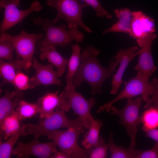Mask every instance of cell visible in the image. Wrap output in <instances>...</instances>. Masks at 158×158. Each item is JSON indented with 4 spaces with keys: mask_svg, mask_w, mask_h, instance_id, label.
Wrapping results in <instances>:
<instances>
[{
    "mask_svg": "<svg viewBox=\"0 0 158 158\" xmlns=\"http://www.w3.org/2000/svg\"><path fill=\"white\" fill-rule=\"evenodd\" d=\"M85 129L84 127L81 126L64 131L56 130L45 136L55 143L60 151L68 154L72 158H87L88 157V150L81 148L77 142L78 137L84 132Z\"/></svg>",
    "mask_w": 158,
    "mask_h": 158,
    "instance_id": "obj_7",
    "label": "cell"
},
{
    "mask_svg": "<svg viewBox=\"0 0 158 158\" xmlns=\"http://www.w3.org/2000/svg\"><path fill=\"white\" fill-rule=\"evenodd\" d=\"M141 116L142 129L145 131L158 128V110L153 106L147 108Z\"/></svg>",
    "mask_w": 158,
    "mask_h": 158,
    "instance_id": "obj_24",
    "label": "cell"
},
{
    "mask_svg": "<svg viewBox=\"0 0 158 158\" xmlns=\"http://www.w3.org/2000/svg\"><path fill=\"white\" fill-rule=\"evenodd\" d=\"M32 66L36 73L30 78V89H33L40 85H61V80L58 78L56 71L54 69L53 65L51 63L47 65L42 64L33 57Z\"/></svg>",
    "mask_w": 158,
    "mask_h": 158,
    "instance_id": "obj_15",
    "label": "cell"
},
{
    "mask_svg": "<svg viewBox=\"0 0 158 158\" xmlns=\"http://www.w3.org/2000/svg\"><path fill=\"white\" fill-rule=\"evenodd\" d=\"M103 125L102 121L93 119L89 130L83 134L81 144L85 149L88 150L95 146L99 142V133Z\"/></svg>",
    "mask_w": 158,
    "mask_h": 158,
    "instance_id": "obj_21",
    "label": "cell"
},
{
    "mask_svg": "<svg viewBox=\"0 0 158 158\" xmlns=\"http://www.w3.org/2000/svg\"><path fill=\"white\" fill-rule=\"evenodd\" d=\"M24 127L22 126L6 141L0 140V158H10L12 154L13 147L20 136L22 135Z\"/></svg>",
    "mask_w": 158,
    "mask_h": 158,
    "instance_id": "obj_25",
    "label": "cell"
},
{
    "mask_svg": "<svg viewBox=\"0 0 158 158\" xmlns=\"http://www.w3.org/2000/svg\"><path fill=\"white\" fill-rule=\"evenodd\" d=\"M135 158H158V144L155 142L152 147L149 150H138Z\"/></svg>",
    "mask_w": 158,
    "mask_h": 158,
    "instance_id": "obj_32",
    "label": "cell"
},
{
    "mask_svg": "<svg viewBox=\"0 0 158 158\" xmlns=\"http://www.w3.org/2000/svg\"><path fill=\"white\" fill-rule=\"evenodd\" d=\"M20 5V3L12 0L0 1V9H4V18L1 24L0 34L20 23L32 12H38L43 8L40 3L37 0L33 1L30 7L25 10L19 9L17 7Z\"/></svg>",
    "mask_w": 158,
    "mask_h": 158,
    "instance_id": "obj_10",
    "label": "cell"
},
{
    "mask_svg": "<svg viewBox=\"0 0 158 158\" xmlns=\"http://www.w3.org/2000/svg\"><path fill=\"white\" fill-rule=\"evenodd\" d=\"M140 50L136 46L121 49L114 57L115 61L119 64V67L116 73L112 76L111 94H117L122 83V77L126 69L130 62L138 54Z\"/></svg>",
    "mask_w": 158,
    "mask_h": 158,
    "instance_id": "obj_14",
    "label": "cell"
},
{
    "mask_svg": "<svg viewBox=\"0 0 158 158\" xmlns=\"http://www.w3.org/2000/svg\"><path fill=\"white\" fill-rule=\"evenodd\" d=\"M78 1L79 0H77ZM93 8L96 12V16L99 17H106L111 18L112 15L107 11L101 5L98 0H82Z\"/></svg>",
    "mask_w": 158,
    "mask_h": 158,
    "instance_id": "obj_31",
    "label": "cell"
},
{
    "mask_svg": "<svg viewBox=\"0 0 158 158\" xmlns=\"http://www.w3.org/2000/svg\"><path fill=\"white\" fill-rule=\"evenodd\" d=\"M15 48L9 42L0 39V60H6L9 61L13 60V53Z\"/></svg>",
    "mask_w": 158,
    "mask_h": 158,
    "instance_id": "obj_30",
    "label": "cell"
},
{
    "mask_svg": "<svg viewBox=\"0 0 158 158\" xmlns=\"http://www.w3.org/2000/svg\"><path fill=\"white\" fill-rule=\"evenodd\" d=\"M146 136L154 140L158 144V129L155 128L145 131Z\"/></svg>",
    "mask_w": 158,
    "mask_h": 158,
    "instance_id": "obj_34",
    "label": "cell"
},
{
    "mask_svg": "<svg viewBox=\"0 0 158 158\" xmlns=\"http://www.w3.org/2000/svg\"><path fill=\"white\" fill-rule=\"evenodd\" d=\"M158 101V84L156 90L151 98L147 102L144 106V108L147 109L150 107L152 106L154 104Z\"/></svg>",
    "mask_w": 158,
    "mask_h": 158,
    "instance_id": "obj_33",
    "label": "cell"
},
{
    "mask_svg": "<svg viewBox=\"0 0 158 158\" xmlns=\"http://www.w3.org/2000/svg\"><path fill=\"white\" fill-rule=\"evenodd\" d=\"M65 111L61 107H57L56 111L50 116L40 118L36 124H22L24 127L22 135L31 134L35 138L38 139L42 135L45 136L49 132L61 128L68 129L81 126L84 127L79 117L73 120H70L66 115Z\"/></svg>",
    "mask_w": 158,
    "mask_h": 158,
    "instance_id": "obj_4",
    "label": "cell"
},
{
    "mask_svg": "<svg viewBox=\"0 0 158 158\" xmlns=\"http://www.w3.org/2000/svg\"><path fill=\"white\" fill-rule=\"evenodd\" d=\"M149 77L142 72L138 71L136 75L129 79L123 89L113 99L104 104L97 110L98 113L110 111V107L115 102L125 98H133L139 95L141 96L143 100L146 103L150 99L149 96L154 94L158 84V79L153 78L150 82Z\"/></svg>",
    "mask_w": 158,
    "mask_h": 158,
    "instance_id": "obj_3",
    "label": "cell"
},
{
    "mask_svg": "<svg viewBox=\"0 0 158 158\" xmlns=\"http://www.w3.org/2000/svg\"><path fill=\"white\" fill-rule=\"evenodd\" d=\"M142 100L141 97L133 99L128 98L126 105L121 109H118L112 106L110 108V114L118 116L120 124L126 129L130 139L129 147L135 149L136 145L137 127L142 123L139 111Z\"/></svg>",
    "mask_w": 158,
    "mask_h": 158,
    "instance_id": "obj_8",
    "label": "cell"
},
{
    "mask_svg": "<svg viewBox=\"0 0 158 158\" xmlns=\"http://www.w3.org/2000/svg\"><path fill=\"white\" fill-rule=\"evenodd\" d=\"M153 105V106L157 108L158 110V101L154 103Z\"/></svg>",
    "mask_w": 158,
    "mask_h": 158,
    "instance_id": "obj_36",
    "label": "cell"
},
{
    "mask_svg": "<svg viewBox=\"0 0 158 158\" xmlns=\"http://www.w3.org/2000/svg\"><path fill=\"white\" fill-rule=\"evenodd\" d=\"M114 12L118 19V21L111 27L104 30L102 34L111 32H122L128 34L131 37L132 15L130 10L127 8H123L120 10L116 8Z\"/></svg>",
    "mask_w": 158,
    "mask_h": 158,
    "instance_id": "obj_19",
    "label": "cell"
},
{
    "mask_svg": "<svg viewBox=\"0 0 158 158\" xmlns=\"http://www.w3.org/2000/svg\"><path fill=\"white\" fill-rule=\"evenodd\" d=\"M23 99L21 91L6 90L4 95L0 98V123L5 117L15 111L20 102Z\"/></svg>",
    "mask_w": 158,
    "mask_h": 158,
    "instance_id": "obj_17",
    "label": "cell"
},
{
    "mask_svg": "<svg viewBox=\"0 0 158 158\" xmlns=\"http://www.w3.org/2000/svg\"><path fill=\"white\" fill-rule=\"evenodd\" d=\"M39 49L40 59L43 60L47 59L49 63L55 66L57 68L58 77H60L65 71L68 60L58 52L55 46H50Z\"/></svg>",
    "mask_w": 158,
    "mask_h": 158,
    "instance_id": "obj_18",
    "label": "cell"
},
{
    "mask_svg": "<svg viewBox=\"0 0 158 158\" xmlns=\"http://www.w3.org/2000/svg\"><path fill=\"white\" fill-rule=\"evenodd\" d=\"M59 91L47 92L38 99L37 103L39 107V118L50 116L57 107H60L65 111H68L71 107L66 98L65 91L58 95Z\"/></svg>",
    "mask_w": 158,
    "mask_h": 158,
    "instance_id": "obj_13",
    "label": "cell"
},
{
    "mask_svg": "<svg viewBox=\"0 0 158 158\" xmlns=\"http://www.w3.org/2000/svg\"><path fill=\"white\" fill-rule=\"evenodd\" d=\"M109 148L111 158H135L138 150L129 147L126 148L122 146H118L114 142L113 133L111 132L109 138Z\"/></svg>",
    "mask_w": 158,
    "mask_h": 158,
    "instance_id": "obj_23",
    "label": "cell"
},
{
    "mask_svg": "<svg viewBox=\"0 0 158 158\" xmlns=\"http://www.w3.org/2000/svg\"><path fill=\"white\" fill-rule=\"evenodd\" d=\"M50 158H71V156L66 153L60 151H57L51 155Z\"/></svg>",
    "mask_w": 158,
    "mask_h": 158,
    "instance_id": "obj_35",
    "label": "cell"
},
{
    "mask_svg": "<svg viewBox=\"0 0 158 158\" xmlns=\"http://www.w3.org/2000/svg\"><path fill=\"white\" fill-rule=\"evenodd\" d=\"M100 52L99 49L91 46L85 49L81 54L80 63L73 78L75 87L80 86L83 82H87L91 86L92 95L102 92L104 82L116 71L118 64L116 61L112 60L108 68L102 66L97 58Z\"/></svg>",
    "mask_w": 158,
    "mask_h": 158,
    "instance_id": "obj_1",
    "label": "cell"
},
{
    "mask_svg": "<svg viewBox=\"0 0 158 158\" xmlns=\"http://www.w3.org/2000/svg\"><path fill=\"white\" fill-rule=\"evenodd\" d=\"M16 70H18L17 60L8 62L2 60L0 61V77L5 84L11 83L13 86L14 80L16 76Z\"/></svg>",
    "mask_w": 158,
    "mask_h": 158,
    "instance_id": "obj_22",
    "label": "cell"
},
{
    "mask_svg": "<svg viewBox=\"0 0 158 158\" xmlns=\"http://www.w3.org/2000/svg\"><path fill=\"white\" fill-rule=\"evenodd\" d=\"M77 0H47V5L54 7L57 11L52 22L54 24L63 19L68 23L69 29H78L79 26L86 31L91 33L92 30L86 25L82 19L83 10L88 5L85 3H80Z\"/></svg>",
    "mask_w": 158,
    "mask_h": 158,
    "instance_id": "obj_6",
    "label": "cell"
},
{
    "mask_svg": "<svg viewBox=\"0 0 158 158\" xmlns=\"http://www.w3.org/2000/svg\"><path fill=\"white\" fill-rule=\"evenodd\" d=\"M131 36L136 40L145 38L156 31L154 20L141 11L131 12Z\"/></svg>",
    "mask_w": 158,
    "mask_h": 158,
    "instance_id": "obj_16",
    "label": "cell"
},
{
    "mask_svg": "<svg viewBox=\"0 0 158 158\" xmlns=\"http://www.w3.org/2000/svg\"><path fill=\"white\" fill-rule=\"evenodd\" d=\"M12 0L16 1H17V2H20L19 0Z\"/></svg>",
    "mask_w": 158,
    "mask_h": 158,
    "instance_id": "obj_37",
    "label": "cell"
},
{
    "mask_svg": "<svg viewBox=\"0 0 158 158\" xmlns=\"http://www.w3.org/2000/svg\"><path fill=\"white\" fill-rule=\"evenodd\" d=\"M32 20L35 25H42L46 32L45 37L39 41V49L57 46L63 48L70 45L73 40L80 43L84 39L82 32L76 29L68 30L65 24L56 26L49 18L40 16L33 18Z\"/></svg>",
    "mask_w": 158,
    "mask_h": 158,
    "instance_id": "obj_2",
    "label": "cell"
},
{
    "mask_svg": "<svg viewBox=\"0 0 158 158\" xmlns=\"http://www.w3.org/2000/svg\"><path fill=\"white\" fill-rule=\"evenodd\" d=\"M65 92L68 103L75 115L78 116L83 123L85 129H89L92 121L94 118L90 111L95 105L96 100L92 97L89 100L85 99L82 95L75 89L73 78L67 79Z\"/></svg>",
    "mask_w": 158,
    "mask_h": 158,
    "instance_id": "obj_9",
    "label": "cell"
},
{
    "mask_svg": "<svg viewBox=\"0 0 158 158\" xmlns=\"http://www.w3.org/2000/svg\"><path fill=\"white\" fill-rule=\"evenodd\" d=\"M72 53L68 63V71L66 79L73 78L76 73L80 63L81 48L77 44L72 46Z\"/></svg>",
    "mask_w": 158,
    "mask_h": 158,
    "instance_id": "obj_27",
    "label": "cell"
},
{
    "mask_svg": "<svg viewBox=\"0 0 158 158\" xmlns=\"http://www.w3.org/2000/svg\"><path fill=\"white\" fill-rule=\"evenodd\" d=\"M15 110L17 113L19 119L21 121L38 114L39 107L37 103H29L23 99L20 102L18 106Z\"/></svg>",
    "mask_w": 158,
    "mask_h": 158,
    "instance_id": "obj_26",
    "label": "cell"
},
{
    "mask_svg": "<svg viewBox=\"0 0 158 158\" xmlns=\"http://www.w3.org/2000/svg\"><path fill=\"white\" fill-rule=\"evenodd\" d=\"M17 113L15 110L5 117L0 123V140H6L22 126Z\"/></svg>",
    "mask_w": 158,
    "mask_h": 158,
    "instance_id": "obj_20",
    "label": "cell"
},
{
    "mask_svg": "<svg viewBox=\"0 0 158 158\" xmlns=\"http://www.w3.org/2000/svg\"><path fill=\"white\" fill-rule=\"evenodd\" d=\"M42 34H30L22 30L18 35L13 36L5 32L1 33L0 39L10 42L16 50L19 70L28 72L32 65L36 42L43 37Z\"/></svg>",
    "mask_w": 158,
    "mask_h": 158,
    "instance_id": "obj_5",
    "label": "cell"
},
{
    "mask_svg": "<svg viewBox=\"0 0 158 158\" xmlns=\"http://www.w3.org/2000/svg\"><path fill=\"white\" fill-rule=\"evenodd\" d=\"M56 145L53 141L44 143L39 142L37 139L25 143L18 142L13 149L12 154L18 158H26L33 156L40 158H49L57 151Z\"/></svg>",
    "mask_w": 158,
    "mask_h": 158,
    "instance_id": "obj_11",
    "label": "cell"
},
{
    "mask_svg": "<svg viewBox=\"0 0 158 158\" xmlns=\"http://www.w3.org/2000/svg\"><path fill=\"white\" fill-rule=\"evenodd\" d=\"M109 147V142L106 143L103 137L99 136L98 143L95 147L88 149V158H106L107 152Z\"/></svg>",
    "mask_w": 158,
    "mask_h": 158,
    "instance_id": "obj_28",
    "label": "cell"
},
{
    "mask_svg": "<svg viewBox=\"0 0 158 158\" xmlns=\"http://www.w3.org/2000/svg\"><path fill=\"white\" fill-rule=\"evenodd\" d=\"M156 37L154 33L143 39L136 40L137 44L141 48L140 50L138 62L134 69L149 77L157 70L151 52L152 44Z\"/></svg>",
    "mask_w": 158,
    "mask_h": 158,
    "instance_id": "obj_12",
    "label": "cell"
},
{
    "mask_svg": "<svg viewBox=\"0 0 158 158\" xmlns=\"http://www.w3.org/2000/svg\"><path fill=\"white\" fill-rule=\"evenodd\" d=\"M30 80L27 75L18 70L13 86L16 90L21 91L27 90L30 89Z\"/></svg>",
    "mask_w": 158,
    "mask_h": 158,
    "instance_id": "obj_29",
    "label": "cell"
}]
</instances>
